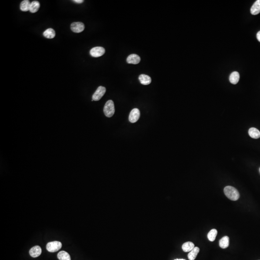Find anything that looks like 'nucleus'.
<instances>
[{
  "instance_id": "nucleus-19",
  "label": "nucleus",
  "mask_w": 260,
  "mask_h": 260,
  "mask_svg": "<svg viewBox=\"0 0 260 260\" xmlns=\"http://www.w3.org/2000/svg\"><path fill=\"white\" fill-rule=\"evenodd\" d=\"M43 35L46 38L53 39L56 36V32L53 29L48 28L43 32Z\"/></svg>"
},
{
  "instance_id": "nucleus-2",
  "label": "nucleus",
  "mask_w": 260,
  "mask_h": 260,
  "mask_svg": "<svg viewBox=\"0 0 260 260\" xmlns=\"http://www.w3.org/2000/svg\"><path fill=\"white\" fill-rule=\"evenodd\" d=\"M104 113L108 118H110L114 114L115 106L113 101L110 100L106 102L104 106Z\"/></svg>"
},
{
  "instance_id": "nucleus-13",
  "label": "nucleus",
  "mask_w": 260,
  "mask_h": 260,
  "mask_svg": "<svg viewBox=\"0 0 260 260\" xmlns=\"http://www.w3.org/2000/svg\"><path fill=\"white\" fill-rule=\"evenodd\" d=\"M249 135L251 138L258 139L260 137V132L255 128H251L249 130Z\"/></svg>"
},
{
  "instance_id": "nucleus-24",
  "label": "nucleus",
  "mask_w": 260,
  "mask_h": 260,
  "mask_svg": "<svg viewBox=\"0 0 260 260\" xmlns=\"http://www.w3.org/2000/svg\"><path fill=\"white\" fill-rule=\"evenodd\" d=\"M184 260V259H175V260Z\"/></svg>"
},
{
  "instance_id": "nucleus-23",
  "label": "nucleus",
  "mask_w": 260,
  "mask_h": 260,
  "mask_svg": "<svg viewBox=\"0 0 260 260\" xmlns=\"http://www.w3.org/2000/svg\"><path fill=\"white\" fill-rule=\"evenodd\" d=\"M257 39L258 41L260 42V31H259L258 33H257Z\"/></svg>"
},
{
  "instance_id": "nucleus-22",
  "label": "nucleus",
  "mask_w": 260,
  "mask_h": 260,
  "mask_svg": "<svg viewBox=\"0 0 260 260\" xmlns=\"http://www.w3.org/2000/svg\"><path fill=\"white\" fill-rule=\"evenodd\" d=\"M73 2H76L77 4H82V3L84 2V1H83V0H74V1H73Z\"/></svg>"
},
{
  "instance_id": "nucleus-17",
  "label": "nucleus",
  "mask_w": 260,
  "mask_h": 260,
  "mask_svg": "<svg viewBox=\"0 0 260 260\" xmlns=\"http://www.w3.org/2000/svg\"><path fill=\"white\" fill-rule=\"evenodd\" d=\"M194 243L191 242H187L182 245V249L184 252H190L194 248Z\"/></svg>"
},
{
  "instance_id": "nucleus-25",
  "label": "nucleus",
  "mask_w": 260,
  "mask_h": 260,
  "mask_svg": "<svg viewBox=\"0 0 260 260\" xmlns=\"http://www.w3.org/2000/svg\"></svg>"
},
{
  "instance_id": "nucleus-7",
  "label": "nucleus",
  "mask_w": 260,
  "mask_h": 260,
  "mask_svg": "<svg viewBox=\"0 0 260 260\" xmlns=\"http://www.w3.org/2000/svg\"><path fill=\"white\" fill-rule=\"evenodd\" d=\"M140 116V112L138 109H134L130 112L129 120L131 123L137 122Z\"/></svg>"
},
{
  "instance_id": "nucleus-16",
  "label": "nucleus",
  "mask_w": 260,
  "mask_h": 260,
  "mask_svg": "<svg viewBox=\"0 0 260 260\" xmlns=\"http://www.w3.org/2000/svg\"><path fill=\"white\" fill-rule=\"evenodd\" d=\"M199 248L197 247H195L191 251H190L188 254V258L189 260H194L197 257L199 252Z\"/></svg>"
},
{
  "instance_id": "nucleus-10",
  "label": "nucleus",
  "mask_w": 260,
  "mask_h": 260,
  "mask_svg": "<svg viewBox=\"0 0 260 260\" xmlns=\"http://www.w3.org/2000/svg\"><path fill=\"white\" fill-rule=\"evenodd\" d=\"M139 80L143 85H147L151 83V78L148 75L141 74L139 76Z\"/></svg>"
},
{
  "instance_id": "nucleus-1",
  "label": "nucleus",
  "mask_w": 260,
  "mask_h": 260,
  "mask_svg": "<svg viewBox=\"0 0 260 260\" xmlns=\"http://www.w3.org/2000/svg\"><path fill=\"white\" fill-rule=\"evenodd\" d=\"M224 193L229 199L236 201L240 198V193L238 190L231 186H227L224 188Z\"/></svg>"
},
{
  "instance_id": "nucleus-21",
  "label": "nucleus",
  "mask_w": 260,
  "mask_h": 260,
  "mask_svg": "<svg viewBox=\"0 0 260 260\" xmlns=\"http://www.w3.org/2000/svg\"><path fill=\"white\" fill-rule=\"evenodd\" d=\"M217 235V230L215 229L211 230L209 232V233L208 234V235H207V236H208V239H209L210 241L213 242V241H214L215 240Z\"/></svg>"
},
{
  "instance_id": "nucleus-12",
  "label": "nucleus",
  "mask_w": 260,
  "mask_h": 260,
  "mask_svg": "<svg viewBox=\"0 0 260 260\" xmlns=\"http://www.w3.org/2000/svg\"><path fill=\"white\" fill-rule=\"evenodd\" d=\"M240 74L236 71H234L229 76V81L233 84H238L240 80Z\"/></svg>"
},
{
  "instance_id": "nucleus-4",
  "label": "nucleus",
  "mask_w": 260,
  "mask_h": 260,
  "mask_svg": "<svg viewBox=\"0 0 260 260\" xmlns=\"http://www.w3.org/2000/svg\"><path fill=\"white\" fill-rule=\"evenodd\" d=\"M106 92V89L105 87L101 86L98 87V88L92 96V101H97L100 100L104 96Z\"/></svg>"
},
{
  "instance_id": "nucleus-8",
  "label": "nucleus",
  "mask_w": 260,
  "mask_h": 260,
  "mask_svg": "<svg viewBox=\"0 0 260 260\" xmlns=\"http://www.w3.org/2000/svg\"><path fill=\"white\" fill-rule=\"evenodd\" d=\"M127 62L132 64H137L141 61V58L137 54H132L128 56L127 58Z\"/></svg>"
},
{
  "instance_id": "nucleus-11",
  "label": "nucleus",
  "mask_w": 260,
  "mask_h": 260,
  "mask_svg": "<svg viewBox=\"0 0 260 260\" xmlns=\"http://www.w3.org/2000/svg\"><path fill=\"white\" fill-rule=\"evenodd\" d=\"M251 13L253 15H258L260 13V0H257L251 8Z\"/></svg>"
},
{
  "instance_id": "nucleus-18",
  "label": "nucleus",
  "mask_w": 260,
  "mask_h": 260,
  "mask_svg": "<svg viewBox=\"0 0 260 260\" xmlns=\"http://www.w3.org/2000/svg\"><path fill=\"white\" fill-rule=\"evenodd\" d=\"M40 7V2L37 1H34L31 2L30 11L32 13H35L38 11Z\"/></svg>"
},
{
  "instance_id": "nucleus-5",
  "label": "nucleus",
  "mask_w": 260,
  "mask_h": 260,
  "mask_svg": "<svg viewBox=\"0 0 260 260\" xmlns=\"http://www.w3.org/2000/svg\"><path fill=\"white\" fill-rule=\"evenodd\" d=\"M71 31L75 33H80L84 30L85 26L84 23L80 22H73L71 24Z\"/></svg>"
},
{
  "instance_id": "nucleus-20",
  "label": "nucleus",
  "mask_w": 260,
  "mask_h": 260,
  "mask_svg": "<svg viewBox=\"0 0 260 260\" xmlns=\"http://www.w3.org/2000/svg\"><path fill=\"white\" fill-rule=\"evenodd\" d=\"M58 258L59 260H71L69 254L65 251H61L58 253Z\"/></svg>"
},
{
  "instance_id": "nucleus-3",
  "label": "nucleus",
  "mask_w": 260,
  "mask_h": 260,
  "mask_svg": "<svg viewBox=\"0 0 260 260\" xmlns=\"http://www.w3.org/2000/svg\"><path fill=\"white\" fill-rule=\"evenodd\" d=\"M62 246V243L59 241H52L47 243L46 249L48 251L50 252H56L61 249Z\"/></svg>"
},
{
  "instance_id": "nucleus-9",
  "label": "nucleus",
  "mask_w": 260,
  "mask_h": 260,
  "mask_svg": "<svg viewBox=\"0 0 260 260\" xmlns=\"http://www.w3.org/2000/svg\"><path fill=\"white\" fill-rule=\"evenodd\" d=\"M30 254L33 258H36L39 256L42 253V249L39 246L33 247L30 251Z\"/></svg>"
},
{
  "instance_id": "nucleus-15",
  "label": "nucleus",
  "mask_w": 260,
  "mask_h": 260,
  "mask_svg": "<svg viewBox=\"0 0 260 260\" xmlns=\"http://www.w3.org/2000/svg\"><path fill=\"white\" fill-rule=\"evenodd\" d=\"M229 244V238L228 236H225L219 241V246L222 249H225Z\"/></svg>"
},
{
  "instance_id": "nucleus-14",
  "label": "nucleus",
  "mask_w": 260,
  "mask_h": 260,
  "mask_svg": "<svg viewBox=\"0 0 260 260\" xmlns=\"http://www.w3.org/2000/svg\"><path fill=\"white\" fill-rule=\"evenodd\" d=\"M31 2L28 0H24L21 2L20 8L22 11L27 12L30 11Z\"/></svg>"
},
{
  "instance_id": "nucleus-6",
  "label": "nucleus",
  "mask_w": 260,
  "mask_h": 260,
  "mask_svg": "<svg viewBox=\"0 0 260 260\" xmlns=\"http://www.w3.org/2000/svg\"><path fill=\"white\" fill-rule=\"evenodd\" d=\"M105 50L102 47H95L93 48L90 52L91 56L94 58L101 57L105 54Z\"/></svg>"
}]
</instances>
